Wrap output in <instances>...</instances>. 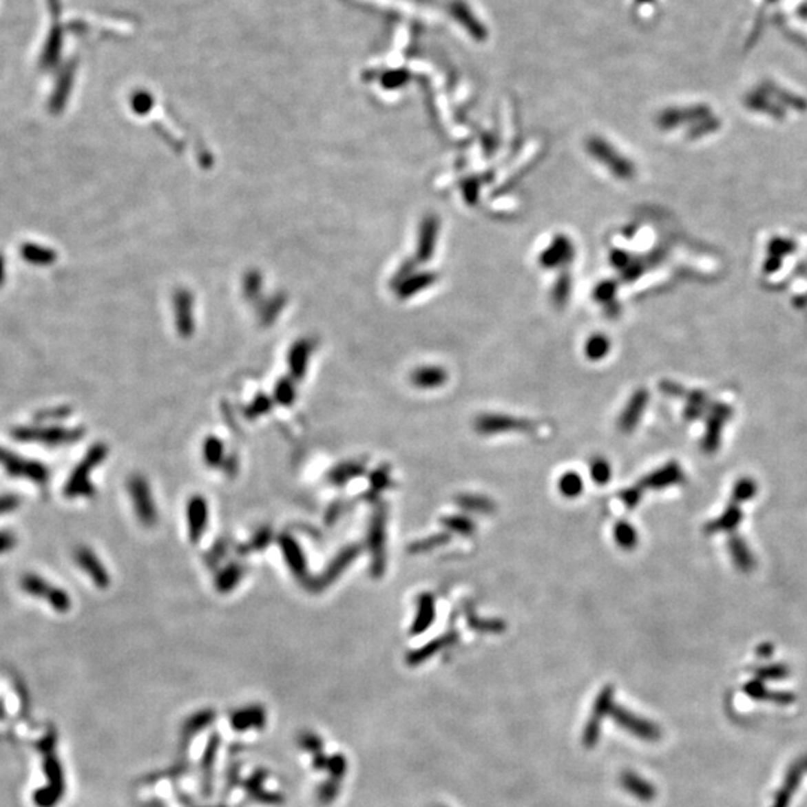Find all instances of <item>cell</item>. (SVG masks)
<instances>
[{
	"instance_id": "ba28073f",
	"label": "cell",
	"mask_w": 807,
	"mask_h": 807,
	"mask_svg": "<svg viewBox=\"0 0 807 807\" xmlns=\"http://www.w3.org/2000/svg\"><path fill=\"white\" fill-rule=\"evenodd\" d=\"M75 564L81 568V572L90 577L93 585L99 589H107L111 585V577L108 569L105 568L99 556L87 546H78L74 550Z\"/></svg>"
},
{
	"instance_id": "1f68e13d",
	"label": "cell",
	"mask_w": 807,
	"mask_h": 807,
	"mask_svg": "<svg viewBox=\"0 0 807 807\" xmlns=\"http://www.w3.org/2000/svg\"><path fill=\"white\" fill-rule=\"evenodd\" d=\"M447 521L449 522H446V525L449 526V528L456 530L462 534H470L472 530H474V525H472L467 519H461V517H450V519H447Z\"/></svg>"
},
{
	"instance_id": "2e32d148",
	"label": "cell",
	"mask_w": 807,
	"mask_h": 807,
	"mask_svg": "<svg viewBox=\"0 0 807 807\" xmlns=\"http://www.w3.org/2000/svg\"><path fill=\"white\" fill-rule=\"evenodd\" d=\"M569 256H572V244L560 236V238L550 244V247L546 253L541 254V262L543 265L546 266H554L559 265V263L563 262H567Z\"/></svg>"
},
{
	"instance_id": "7a4b0ae2",
	"label": "cell",
	"mask_w": 807,
	"mask_h": 807,
	"mask_svg": "<svg viewBox=\"0 0 807 807\" xmlns=\"http://www.w3.org/2000/svg\"><path fill=\"white\" fill-rule=\"evenodd\" d=\"M11 435L15 441L20 443H34L43 444L50 447L67 446L80 441L84 437L83 428H66L59 425H24L17 426L11 431Z\"/></svg>"
},
{
	"instance_id": "7402d4cb",
	"label": "cell",
	"mask_w": 807,
	"mask_h": 807,
	"mask_svg": "<svg viewBox=\"0 0 807 807\" xmlns=\"http://www.w3.org/2000/svg\"><path fill=\"white\" fill-rule=\"evenodd\" d=\"M609 348H610V343L609 339L602 337V335H595L592 338H589L586 344V356L592 359V361H598V359H602L605 355L609 353Z\"/></svg>"
},
{
	"instance_id": "7c38bea8",
	"label": "cell",
	"mask_w": 807,
	"mask_h": 807,
	"mask_svg": "<svg viewBox=\"0 0 807 807\" xmlns=\"http://www.w3.org/2000/svg\"><path fill=\"white\" fill-rule=\"evenodd\" d=\"M530 425L522 420H517L507 416H481L477 420V429L483 434L501 432V431H513V429H528Z\"/></svg>"
},
{
	"instance_id": "9a60e30c",
	"label": "cell",
	"mask_w": 807,
	"mask_h": 807,
	"mask_svg": "<svg viewBox=\"0 0 807 807\" xmlns=\"http://www.w3.org/2000/svg\"><path fill=\"white\" fill-rule=\"evenodd\" d=\"M446 373L443 368H438V366H423V368H419L411 375V380L417 386V388H422V389H432V388H438V386H441L446 381Z\"/></svg>"
},
{
	"instance_id": "8992f818",
	"label": "cell",
	"mask_w": 807,
	"mask_h": 807,
	"mask_svg": "<svg viewBox=\"0 0 807 807\" xmlns=\"http://www.w3.org/2000/svg\"><path fill=\"white\" fill-rule=\"evenodd\" d=\"M359 554H361V547H359L357 545L346 546L335 558L331 560L328 567L324 568V572L317 578H314V580H310L308 583H306V586H308L310 589L314 592H320L323 589H326L329 585H332L341 574L346 572V568L353 563V560L359 556Z\"/></svg>"
},
{
	"instance_id": "3957f363",
	"label": "cell",
	"mask_w": 807,
	"mask_h": 807,
	"mask_svg": "<svg viewBox=\"0 0 807 807\" xmlns=\"http://www.w3.org/2000/svg\"><path fill=\"white\" fill-rule=\"evenodd\" d=\"M0 468L14 479L29 480L39 488H45L50 481L47 465L36 459H29L0 446Z\"/></svg>"
},
{
	"instance_id": "cb8c5ba5",
	"label": "cell",
	"mask_w": 807,
	"mask_h": 807,
	"mask_svg": "<svg viewBox=\"0 0 807 807\" xmlns=\"http://www.w3.org/2000/svg\"><path fill=\"white\" fill-rule=\"evenodd\" d=\"M643 402H644V399L642 397L633 399V402H631L629 408H627L624 416L620 417V426L624 428L625 431H629V429H633L636 426L634 423L637 422V419H638V410L642 411Z\"/></svg>"
},
{
	"instance_id": "9c48e42d",
	"label": "cell",
	"mask_w": 807,
	"mask_h": 807,
	"mask_svg": "<svg viewBox=\"0 0 807 807\" xmlns=\"http://www.w3.org/2000/svg\"><path fill=\"white\" fill-rule=\"evenodd\" d=\"M278 543H280V547H282V550H283L286 564L289 565V568H291L292 574L300 582L308 583V568H306V559L302 554L300 545H297V541L293 537H291V535L283 534L282 537L278 538Z\"/></svg>"
},
{
	"instance_id": "603a6c76",
	"label": "cell",
	"mask_w": 807,
	"mask_h": 807,
	"mask_svg": "<svg viewBox=\"0 0 807 807\" xmlns=\"http://www.w3.org/2000/svg\"><path fill=\"white\" fill-rule=\"evenodd\" d=\"M615 540L618 545L624 549H631L636 546L637 535L633 530V526L628 523H619L615 526Z\"/></svg>"
},
{
	"instance_id": "83f0119b",
	"label": "cell",
	"mask_w": 807,
	"mask_h": 807,
	"mask_svg": "<svg viewBox=\"0 0 807 807\" xmlns=\"http://www.w3.org/2000/svg\"><path fill=\"white\" fill-rule=\"evenodd\" d=\"M21 505V498L15 494H2L0 495V516L10 514L15 510H19Z\"/></svg>"
},
{
	"instance_id": "f1b7e54d",
	"label": "cell",
	"mask_w": 807,
	"mask_h": 807,
	"mask_svg": "<svg viewBox=\"0 0 807 807\" xmlns=\"http://www.w3.org/2000/svg\"><path fill=\"white\" fill-rule=\"evenodd\" d=\"M19 537L12 530H0V555L10 554L17 547Z\"/></svg>"
},
{
	"instance_id": "4316f807",
	"label": "cell",
	"mask_w": 807,
	"mask_h": 807,
	"mask_svg": "<svg viewBox=\"0 0 807 807\" xmlns=\"http://www.w3.org/2000/svg\"><path fill=\"white\" fill-rule=\"evenodd\" d=\"M389 481H390V476H389L388 470L381 468L379 471H375L374 474H373V477H371V490H370L371 498H375L374 495L380 494L383 489L388 488Z\"/></svg>"
},
{
	"instance_id": "5b68a950",
	"label": "cell",
	"mask_w": 807,
	"mask_h": 807,
	"mask_svg": "<svg viewBox=\"0 0 807 807\" xmlns=\"http://www.w3.org/2000/svg\"><path fill=\"white\" fill-rule=\"evenodd\" d=\"M127 489L139 522L147 526V528H151L157 523V517L159 516H157V507L148 481L143 476L135 474L129 479Z\"/></svg>"
},
{
	"instance_id": "e0dca14e",
	"label": "cell",
	"mask_w": 807,
	"mask_h": 807,
	"mask_svg": "<svg viewBox=\"0 0 807 807\" xmlns=\"http://www.w3.org/2000/svg\"><path fill=\"white\" fill-rule=\"evenodd\" d=\"M417 618L413 624V633H422V631L426 629V627L431 624L434 615H435V609H434V600L431 595H422L419 598L417 602Z\"/></svg>"
},
{
	"instance_id": "ffe728a7",
	"label": "cell",
	"mask_w": 807,
	"mask_h": 807,
	"mask_svg": "<svg viewBox=\"0 0 807 807\" xmlns=\"http://www.w3.org/2000/svg\"><path fill=\"white\" fill-rule=\"evenodd\" d=\"M24 259L33 265H48L56 259V254L45 247H39L36 244H25L23 250Z\"/></svg>"
},
{
	"instance_id": "44dd1931",
	"label": "cell",
	"mask_w": 807,
	"mask_h": 807,
	"mask_svg": "<svg viewBox=\"0 0 807 807\" xmlns=\"http://www.w3.org/2000/svg\"><path fill=\"white\" fill-rule=\"evenodd\" d=\"M559 489L567 498H576L583 490V480L576 472H567L559 480Z\"/></svg>"
},
{
	"instance_id": "e575fe53",
	"label": "cell",
	"mask_w": 807,
	"mask_h": 807,
	"mask_svg": "<svg viewBox=\"0 0 807 807\" xmlns=\"http://www.w3.org/2000/svg\"><path fill=\"white\" fill-rule=\"evenodd\" d=\"M3 280H5V260H3L2 254H0V286L3 284Z\"/></svg>"
},
{
	"instance_id": "ac0fdd59",
	"label": "cell",
	"mask_w": 807,
	"mask_h": 807,
	"mask_svg": "<svg viewBox=\"0 0 807 807\" xmlns=\"http://www.w3.org/2000/svg\"><path fill=\"white\" fill-rule=\"evenodd\" d=\"M437 231H438V223L435 218H426L425 223H423V229H422V235H420V259L422 260H428L429 256H431L432 251H434V242L437 238Z\"/></svg>"
},
{
	"instance_id": "d6a6232c",
	"label": "cell",
	"mask_w": 807,
	"mask_h": 807,
	"mask_svg": "<svg viewBox=\"0 0 807 807\" xmlns=\"http://www.w3.org/2000/svg\"><path fill=\"white\" fill-rule=\"evenodd\" d=\"M275 395H277V401L280 404H283V406H291L293 398H295L293 390L289 388V386H286L284 383H282V386H278Z\"/></svg>"
},
{
	"instance_id": "484cf974",
	"label": "cell",
	"mask_w": 807,
	"mask_h": 807,
	"mask_svg": "<svg viewBox=\"0 0 807 807\" xmlns=\"http://www.w3.org/2000/svg\"><path fill=\"white\" fill-rule=\"evenodd\" d=\"M591 476L592 479L596 481L598 485H604L607 483L610 476H611V470H610V465L605 462L604 459H595L591 463Z\"/></svg>"
},
{
	"instance_id": "d4e9b609",
	"label": "cell",
	"mask_w": 807,
	"mask_h": 807,
	"mask_svg": "<svg viewBox=\"0 0 807 807\" xmlns=\"http://www.w3.org/2000/svg\"><path fill=\"white\" fill-rule=\"evenodd\" d=\"M69 415H71V408H69V407H57V408H50V410L39 411V413L36 415V417H34V420H36V423H45V422L52 423V422H54V420H63V419H66Z\"/></svg>"
},
{
	"instance_id": "5bb4252c",
	"label": "cell",
	"mask_w": 807,
	"mask_h": 807,
	"mask_svg": "<svg viewBox=\"0 0 807 807\" xmlns=\"http://www.w3.org/2000/svg\"><path fill=\"white\" fill-rule=\"evenodd\" d=\"M244 574H245V568L238 563H233V564H229L227 567L222 568L220 573H218L216 577L217 591L220 594H229L232 589H235V587L240 585Z\"/></svg>"
},
{
	"instance_id": "6da1fadb",
	"label": "cell",
	"mask_w": 807,
	"mask_h": 807,
	"mask_svg": "<svg viewBox=\"0 0 807 807\" xmlns=\"http://www.w3.org/2000/svg\"><path fill=\"white\" fill-rule=\"evenodd\" d=\"M108 446L105 443L93 444L87 453L83 456L80 463L72 470L71 476L66 480L63 494L66 498H93L96 495V488L92 483L90 476L94 468L107 459Z\"/></svg>"
},
{
	"instance_id": "d6986e66",
	"label": "cell",
	"mask_w": 807,
	"mask_h": 807,
	"mask_svg": "<svg viewBox=\"0 0 807 807\" xmlns=\"http://www.w3.org/2000/svg\"><path fill=\"white\" fill-rule=\"evenodd\" d=\"M223 443L222 440H218L217 437L214 435H209L207 440L204 441V459L205 463L208 467H220V465L224 462L223 461V454H224V449H223Z\"/></svg>"
},
{
	"instance_id": "4fadbf2b",
	"label": "cell",
	"mask_w": 807,
	"mask_h": 807,
	"mask_svg": "<svg viewBox=\"0 0 807 807\" xmlns=\"http://www.w3.org/2000/svg\"><path fill=\"white\" fill-rule=\"evenodd\" d=\"M365 471L362 462H344L328 472V481L333 486H346L350 480L361 477Z\"/></svg>"
},
{
	"instance_id": "52a82bcc",
	"label": "cell",
	"mask_w": 807,
	"mask_h": 807,
	"mask_svg": "<svg viewBox=\"0 0 807 807\" xmlns=\"http://www.w3.org/2000/svg\"><path fill=\"white\" fill-rule=\"evenodd\" d=\"M384 543H386V512L379 508L373 516L368 532V549L371 552V572L380 576L384 572Z\"/></svg>"
},
{
	"instance_id": "f546056e",
	"label": "cell",
	"mask_w": 807,
	"mask_h": 807,
	"mask_svg": "<svg viewBox=\"0 0 807 807\" xmlns=\"http://www.w3.org/2000/svg\"><path fill=\"white\" fill-rule=\"evenodd\" d=\"M269 408H271V402L266 398H259L247 408V411H245V416H247L249 419H254L263 413H266Z\"/></svg>"
},
{
	"instance_id": "8fae6325",
	"label": "cell",
	"mask_w": 807,
	"mask_h": 807,
	"mask_svg": "<svg viewBox=\"0 0 807 807\" xmlns=\"http://www.w3.org/2000/svg\"><path fill=\"white\" fill-rule=\"evenodd\" d=\"M587 148H589L591 154H594L596 159L601 160V163L607 165L609 168L615 172V175H619V177H628L629 175V165L625 163V160L622 159V157L613 151V148L607 144V143H602L601 139H591L589 144H587Z\"/></svg>"
},
{
	"instance_id": "4dcf8cb0",
	"label": "cell",
	"mask_w": 807,
	"mask_h": 807,
	"mask_svg": "<svg viewBox=\"0 0 807 807\" xmlns=\"http://www.w3.org/2000/svg\"><path fill=\"white\" fill-rule=\"evenodd\" d=\"M271 538H273V532H271V530H262L254 535L253 540L250 541V546L253 550H262L269 545Z\"/></svg>"
},
{
	"instance_id": "277c9868",
	"label": "cell",
	"mask_w": 807,
	"mask_h": 807,
	"mask_svg": "<svg viewBox=\"0 0 807 807\" xmlns=\"http://www.w3.org/2000/svg\"><path fill=\"white\" fill-rule=\"evenodd\" d=\"M20 587L24 594L33 596L36 600L48 602L52 610L57 613H67L72 607V598L65 589L51 585L45 577L34 573H28L21 577Z\"/></svg>"
},
{
	"instance_id": "30bf717a",
	"label": "cell",
	"mask_w": 807,
	"mask_h": 807,
	"mask_svg": "<svg viewBox=\"0 0 807 807\" xmlns=\"http://www.w3.org/2000/svg\"><path fill=\"white\" fill-rule=\"evenodd\" d=\"M189 537L191 543H198L205 532L208 523V504L202 495H193L187 503Z\"/></svg>"
},
{
	"instance_id": "836d02e7",
	"label": "cell",
	"mask_w": 807,
	"mask_h": 807,
	"mask_svg": "<svg viewBox=\"0 0 807 807\" xmlns=\"http://www.w3.org/2000/svg\"><path fill=\"white\" fill-rule=\"evenodd\" d=\"M461 503L463 505H467L468 508L474 505L476 507L474 510H479V512H486L488 510V501H486V499H483V498H474V501H472V498L468 496V498H463Z\"/></svg>"
}]
</instances>
